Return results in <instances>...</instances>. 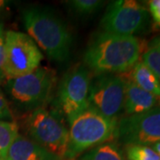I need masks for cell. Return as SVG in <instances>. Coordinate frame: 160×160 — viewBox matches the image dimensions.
<instances>
[{
    "mask_svg": "<svg viewBox=\"0 0 160 160\" xmlns=\"http://www.w3.org/2000/svg\"><path fill=\"white\" fill-rule=\"evenodd\" d=\"M142 51V43L136 37L103 31L89 45L84 62L98 75L124 73L139 62Z\"/></svg>",
    "mask_w": 160,
    "mask_h": 160,
    "instance_id": "1",
    "label": "cell"
},
{
    "mask_svg": "<svg viewBox=\"0 0 160 160\" xmlns=\"http://www.w3.org/2000/svg\"><path fill=\"white\" fill-rule=\"evenodd\" d=\"M28 35L46 55L57 62H65L70 55L72 38L66 24L50 10L29 7L23 11Z\"/></svg>",
    "mask_w": 160,
    "mask_h": 160,
    "instance_id": "2",
    "label": "cell"
},
{
    "mask_svg": "<svg viewBox=\"0 0 160 160\" xmlns=\"http://www.w3.org/2000/svg\"><path fill=\"white\" fill-rule=\"evenodd\" d=\"M118 120L109 119L88 107L69 124V149L66 159H73L90 148L116 137Z\"/></svg>",
    "mask_w": 160,
    "mask_h": 160,
    "instance_id": "3",
    "label": "cell"
},
{
    "mask_svg": "<svg viewBox=\"0 0 160 160\" xmlns=\"http://www.w3.org/2000/svg\"><path fill=\"white\" fill-rule=\"evenodd\" d=\"M29 139L56 160L64 159L69 149V129L56 109L39 108L31 111L26 121Z\"/></svg>",
    "mask_w": 160,
    "mask_h": 160,
    "instance_id": "4",
    "label": "cell"
},
{
    "mask_svg": "<svg viewBox=\"0 0 160 160\" xmlns=\"http://www.w3.org/2000/svg\"><path fill=\"white\" fill-rule=\"evenodd\" d=\"M7 82L12 99L23 109L33 111L44 108L51 99L56 84V74L53 69L38 67L29 74Z\"/></svg>",
    "mask_w": 160,
    "mask_h": 160,
    "instance_id": "5",
    "label": "cell"
},
{
    "mask_svg": "<svg viewBox=\"0 0 160 160\" xmlns=\"http://www.w3.org/2000/svg\"><path fill=\"white\" fill-rule=\"evenodd\" d=\"M4 77L7 81L28 75L39 67L43 54L28 34L8 30L5 34Z\"/></svg>",
    "mask_w": 160,
    "mask_h": 160,
    "instance_id": "6",
    "label": "cell"
},
{
    "mask_svg": "<svg viewBox=\"0 0 160 160\" xmlns=\"http://www.w3.org/2000/svg\"><path fill=\"white\" fill-rule=\"evenodd\" d=\"M91 80L89 69L80 65L68 71L61 81L57 95L58 110L69 124L89 107Z\"/></svg>",
    "mask_w": 160,
    "mask_h": 160,
    "instance_id": "7",
    "label": "cell"
},
{
    "mask_svg": "<svg viewBox=\"0 0 160 160\" xmlns=\"http://www.w3.org/2000/svg\"><path fill=\"white\" fill-rule=\"evenodd\" d=\"M149 22V12L142 5L134 0H119L109 4L101 26L104 32L132 36L146 29Z\"/></svg>",
    "mask_w": 160,
    "mask_h": 160,
    "instance_id": "8",
    "label": "cell"
},
{
    "mask_svg": "<svg viewBox=\"0 0 160 160\" xmlns=\"http://www.w3.org/2000/svg\"><path fill=\"white\" fill-rule=\"evenodd\" d=\"M125 79L115 74L97 75L91 80L89 106L109 119L117 120L124 109Z\"/></svg>",
    "mask_w": 160,
    "mask_h": 160,
    "instance_id": "9",
    "label": "cell"
},
{
    "mask_svg": "<svg viewBox=\"0 0 160 160\" xmlns=\"http://www.w3.org/2000/svg\"><path fill=\"white\" fill-rule=\"evenodd\" d=\"M116 138L126 145H153L160 141V106L118 121Z\"/></svg>",
    "mask_w": 160,
    "mask_h": 160,
    "instance_id": "10",
    "label": "cell"
},
{
    "mask_svg": "<svg viewBox=\"0 0 160 160\" xmlns=\"http://www.w3.org/2000/svg\"><path fill=\"white\" fill-rule=\"evenodd\" d=\"M124 109L127 116L140 114L159 105L157 98L144 91L129 78H125Z\"/></svg>",
    "mask_w": 160,
    "mask_h": 160,
    "instance_id": "11",
    "label": "cell"
},
{
    "mask_svg": "<svg viewBox=\"0 0 160 160\" xmlns=\"http://www.w3.org/2000/svg\"><path fill=\"white\" fill-rule=\"evenodd\" d=\"M7 160H56L29 138L18 134L6 153Z\"/></svg>",
    "mask_w": 160,
    "mask_h": 160,
    "instance_id": "12",
    "label": "cell"
},
{
    "mask_svg": "<svg viewBox=\"0 0 160 160\" xmlns=\"http://www.w3.org/2000/svg\"><path fill=\"white\" fill-rule=\"evenodd\" d=\"M130 71V79L144 91L157 98L160 106V81L153 72L142 62H138Z\"/></svg>",
    "mask_w": 160,
    "mask_h": 160,
    "instance_id": "13",
    "label": "cell"
},
{
    "mask_svg": "<svg viewBox=\"0 0 160 160\" xmlns=\"http://www.w3.org/2000/svg\"><path fill=\"white\" fill-rule=\"evenodd\" d=\"M81 160H125V158L117 145L105 142L92 148Z\"/></svg>",
    "mask_w": 160,
    "mask_h": 160,
    "instance_id": "14",
    "label": "cell"
},
{
    "mask_svg": "<svg viewBox=\"0 0 160 160\" xmlns=\"http://www.w3.org/2000/svg\"><path fill=\"white\" fill-rule=\"evenodd\" d=\"M19 134L18 126L12 121L0 120V151L6 158V153L13 140Z\"/></svg>",
    "mask_w": 160,
    "mask_h": 160,
    "instance_id": "15",
    "label": "cell"
},
{
    "mask_svg": "<svg viewBox=\"0 0 160 160\" xmlns=\"http://www.w3.org/2000/svg\"><path fill=\"white\" fill-rule=\"evenodd\" d=\"M68 5L71 11L80 16H88L96 12L103 6L100 0H73L69 1Z\"/></svg>",
    "mask_w": 160,
    "mask_h": 160,
    "instance_id": "16",
    "label": "cell"
},
{
    "mask_svg": "<svg viewBox=\"0 0 160 160\" xmlns=\"http://www.w3.org/2000/svg\"><path fill=\"white\" fill-rule=\"evenodd\" d=\"M128 160H160V157L151 147L147 145H127Z\"/></svg>",
    "mask_w": 160,
    "mask_h": 160,
    "instance_id": "17",
    "label": "cell"
},
{
    "mask_svg": "<svg viewBox=\"0 0 160 160\" xmlns=\"http://www.w3.org/2000/svg\"><path fill=\"white\" fill-rule=\"evenodd\" d=\"M142 62L149 68L160 81V48L150 43L143 52Z\"/></svg>",
    "mask_w": 160,
    "mask_h": 160,
    "instance_id": "18",
    "label": "cell"
},
{
    "mask_svg": "<svg viewBox=\"0 0 160 160\" xmlns=\"http://www.w3.org/2000/svg\"><path fill=\"white\" fill-rule=\"evenodd\" d=\"M0 120L2 121H12V114L10 107L8 102L1 93H0Z\"/></svg>",
    "mask_w": 160,
    "mask_h": 160,
    "instance_id": "19",
    "label": "cell"
},
{
    "mask_svg": "<svg viewBox=\"0 0 160 160\" xmlns=\"http://www.w3.org/2000/svg\"><path fill=\"white\" fill-rule=\"evenodd\" d=\"M6 59V46H5V35L3 28L0 29V81L4 77V65Z\"/></svg>",
    "mask_w": 160,
    "mask_h": 160,
    "instance_id": "20",
    "label": "cell"
},
{
    "mask_svg": "<svg viewBox=\"0 0 160 160\" xmlns=\"http://www.w3.org/2000/svg\"><path fill=\"white\" fill-rule=\"evenodd\" d=\"M149 12L155 22L160 27V0H152L149 2Z\"/></svg>",
    "mask_w": 160,
    "mask_h": 160,
    "instance_id": "21",
    "label": "cell"
},
{
    "mask_svg": "<svg viewBox=\"0 0 160 160\" xmlns=\"http://www.w3.org/2000/svg\"><path fill=\"white\" fill-rule=\"evenodd\" d=\"M152 149H154L155 151L157 152V154L160 157V141L159 142H158L154 143L153 145H152V147H151Z\"/></svg>",
    "mask_w": 160,
    "mask_h": 160,
    "instance_id": "22",
    "label": "cell"
},
{
    "mask_svg": "<svg viewBox=\"0 0 160 160\" xmlns=\"http://www.w3.org/2000/svg\"><path fill=\"white\" fill-rule=\"evenodd\" d=\"M152 44H154L157 46H158L160 48V37H158V38H156L152 40V42H151Z\"/></svg>",
    "mask_w": 160,
    "mask_h": 160,
    "instance_id": "23",
    "label": "cell"
},
{
    "mask_svg": "<svg viewBox=\"0 0 160 160\" xmlns=\"http://www.w3.org/2000/svg\"><path fill=\"white\" fill-rule=\"evenodd\" d=\"M4 158H3V155H2V153H1V151H0V160L3 159Z\"/></svg>",
    "mask_w": 160,
    "mask_h": 160,
    "instance_id": "24",
    "label": "cell"
},
{
    "mask_svg": "<svg viewBox=\"0 0 160 160\" xmlns=\"http://www.w3.org/2000/svg\"><path fill=\"white\" fill-rule=\"evenodd\" d=\"M1 28H3V26H2V24L0 23V29H1Z\"/></svg>",
    "mask_w": 160,
    "mask_h": 160,
    "instance_id": "25",
    "label": "cell"
},
{
    "mask_svg": "<svg viewBox=\"0 0 160 160\" xmlns=\"http://www.w3.org/2000/svg\"><path fill=\"white\" fill-rule=\"evenodd\" d=\"M1 160H7L6 158H3V159H1Z\"/></svg>",
    "mask_w": 160,
    "mask_h": 160,
    "instance_id": "26",
    "label": "cell"
}]
</instances>
